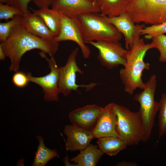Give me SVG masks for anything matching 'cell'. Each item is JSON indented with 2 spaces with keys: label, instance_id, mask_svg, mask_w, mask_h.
I'll list each match as a JSON object with an SVG mask.
<instances>
[{
  "label": "cell",
  "instance_id": "obj_1",
  "mask_svg": "<svg viewBox=\"0 0 166 166\" xmlns=\"http://www.w3.org/2000/svg\"><path fill=\"white\" fill-rule=\"evenodd\" d=\"M58 43L55 39H42L32 34L21 22L0 45L6 57L10 60L9 71L15 72L19 71L22 57L26 52L37 49L50 57H54L58 50Z\"/></svg>",
  "mask_w": 166,
  "mask_h": 166
},
{
  "label": "cell",
  "instance_id": "obj_2",
  "mask_svg": "<svg viewBox=\"0 0 166 166\" xmlns=\"http://www.w3.org/2000/svg\"><path fill=\"white\" fill-rule=\"evenodd\" d=\"M152 49L151 44H145L143 38L136 40L128 50L126 63L119 71L120 79L124 91L132 95L136 89L143 90L145 86L142 79L143 71L149 68L150 65L145 62L144 58L147 51Z\"/></svg>",
  "mask_w": 166,
  "mask_h": 166
},
{
  "label": "cell",
  "instance_id": "obj_3",
  "mask_svg": "<svg viewBox=\"0 0 166 166\" xmlns=\"http://www.w3.org/2000/svg\"><path fill=\"white\" fill-rule=\"evenodd\" d=\"M85 43L92 41H119L122 34L105 16L98 13L83 14L77 18Z\"/></svg>",
  "mask_w": 166,
  "mask_h": 166
},
{
  "label": "cell",
  "instance_id": "obj_4",
  "mask_svg": "<svg viewBox=\"0 0 166 166\" xmlns=\"http://www.w3.org/2000/svg\"><path fill=\"white\" fill-rule=\"evenodd\" d=\"M116 129L119 138L127 146L138 144L142 141L144 129L139 111L134 112L124 106L114 104Z\"/></svg>",
  "mask_w": 166,
  "mask_h": 166
},
{
  "label": "cell",
  "instance_id": "obj_5",
  "mask_svg": "<svg viewBox=\"0 0 166 166\" xmlns=\"http://www.w3.org/2000/svg\"><path fill=\"white\" fill-rule=\"evenodd\" d=\"M157 76L153 74L145 83L143 91L135 95L133 100L139 103L140 112L143 123L144 135L142 140L149 139L155 124V120L159 111V102L155 101V94L157 85Z\"/></svg>",
  "mask_w": 166,
  "mask_h": 166
},
{
  "label": "cell",
  "instance_id": "obj_6",
  "mask_svg": "<svg viewBox=\"0 0 166 166\" xmlns=\"http://www.w3.org/2000/svg\"><path fill=\"white\" fill-rule=\"evenodd\" d=\"M134 23L166 22V0H132L126 11Z\"/></svg>",
  "mask_w": 166,
  "mask_h": 166
},
{
  "label": "cell",
  "instance_id": "obj_7",
  "mask_svg": "<svg viewBox=\"0 0 166 166\" xmlns=\"http://www.w3.org/2000/svg\"><path fill=\"white\" fill-rule=\"evenodd\" d=\"M79 49L75 48L69 55L65 65L59 68V89L60 93L64 97L69 95L73 91H77L79 87L86 88L89 91L98 84L93 83L88 85H78L76 82V74L84 73L78 66L76 58Z\"/></svg>",
  "mask_w": 166,
  "mask_h": 166
},
{
  "label": "cell",
  "instance_id": "obj_8",
  "mask_svg": "<svg viewBox=\"0 0 166 166\" xmlns=\"http://www.w3.org/2000/svg\"><path fill=\"white\" fill-rule=\"evenodd\" d=\"M98 50L97 58L101 64L109 69L126 63L128 50L118 41H98L88 42Z\"/></svg>",
  "mask_w": 166,
  "mask_h": 166
},
{
  "label": "cell",
  "instance_id": "obj_9",
  "mask_svg": "<svg viewBox=\"0 0 166 166\" xmlns=\"http://www.w3.org/2000/svg\"><path fill=\"white\" fill-rule=\"evenodd\" d=\"M38 53L47 61L50 72L47 74L40 77L33 76L31 73H28L27 74L29 81L38 85L42 88L44 101H58L60 93L58 87L59 68L54 57L48 58L46 53L41 52Z\"/></svg>",
  "mask_w": 166,
  "mask_h": 166
},
{
  "label": "cell",
  "instance_id": "obj_10",
  "mask_svg": "<svg viewBox=\"0 0 166 166\" xmlns=\"http://www.w3.org/2000/svg\"><path fill=\"white\" fill-rule=\"evenodd\" d=\"M61 14V26L60 33L55 38L56 41L58 42L66 41L74 42L81 49L83 58L87 59L90 55L91 51L83 39L77 18H69Z\"/></svg>",
  "mask_w": 166,
  "mask_h": 166
},
{
  "label": "cell",
  "instance_id": "obj_11",
  "mask_svg": "<svg viewBox=\"0 0 166 166\" xmlns=\"http://www.w3.org/2000/svg\"><path fill=\"white\" fill-rule=\"evenodd\" d=\"M51 6L52 8L70 18L83 14L100 12L97 3L89 0H54Z\"/></svg>",
  "mask_w": 166,
  "mask_h": 166
},
{
  "label": "cell",
  "instance_id": "obj_12",
  "mask_svg": "<svg viewBox=\"0 0 166 166\" xmlns=\"http://www.w3.org/2000/svg\"><path fill=\"white\" fill-rule=\"evenodd\" d=\"M105 17L107 21L114 25L124 35L127 50H129L136 40L140 38L144 24L135 25L125 11L117 16Z\"/></svg>",
  "mask_w": 166,
  "mask_h": 166
},
{
  "label": "cell",
  "instance_id": "obj_13",
  "mask_svg": "<svg viewBox=\"0 0 166 166\" xmlns=\"http://www.w3.org/2000/svg\"><path fill=\"white\" fill-rule=\"evenodd\" d=\"M114 104L111 103L103 107L97 123L92 131L94 138L107 136L119 138L116 129L117 119Z\"/></svg>",
  "mask_w": 166,
  "mask_h": 166
},
{
  "label": "cell",
  "instance_id": "obj_14",
  "mask_svg": "<svg viewBox=\"0 0 166 166\" xmlns=\"http://www.w3.org/2000/svg\"><path fill=\"white\" fill-rule=\"evenodd\" d=\"M103 108L95 104L87 105L71 111L69 117L72 124L92 131Z\"/></svg>",
  "mask_w": 166,
  "mask_h": 166
},
{
  "label": "cell",
  "instance_id": "obj_15",
  "mask_svg": "<svg viewBox=\"0 0 166 166\" xmlns=\"http://www.w3.org/2000/svg\"><path fill=\"white\" fill-rule=\"evenodd\" d=\"M63 131L67 136L65 142L67 151H81L94 138L91 131L72 124L65 125Z\"/></svg>",
  "mask_w": 166,
  "mask_h": 166
},
{
  "label": "cell",
  "instance_id": "obj_16",
  "mask_svg": "<svg viewBox=\"0 0 166 166\" xmlns=\"http://www.w3.org/2000/svg\"><path fill=\"white\" fill-rule=\"evenodd\" d=\"M22 22L31 33L44 39H53L57 37L49 29L42 18L29 10L23 14Z\"/></svg>",
  "mask_w": 166,
  "mask_h": 166
},
{
  "label": "cell",
  "instance_id": "obj_17",
  "mask_svg": "<svg viewBox=\"0 0 166 166\" xmlns=\"http://www.w3.org/2000/svg\"><path fill=\"white\" fill-rule=\"evenodd\" d=\"M98 148L96 145L89 144L70 161L73 162L74 166H95L104 154Z\"/></svg>",
  "mask_w": 166,
  "mask_h": 166
},
{
  "label": "cell",
  "instance_id": "obj_18",
  "mask_svg": "<svg viewBox=\"0 0 166 166\" xmlns=\"http://www.w3.org/2000/svg\"><path fill=\"white\" fill-rule=\"evenodd\" d=\"M30 9L33 13L40 17L50 31L56 36L59 34L61 26V18L60 12L54 9L45 7L38 10Z\"/></svg>",
  "mask_w": 166,
  "mask_h": 166
},
{
  "label": "cell",
  "instance_id": "obj_19",
  "mask_svg": "<svg viewBox=\"0 0 166 166\" xmlns=\"http://www.w3.org/2000/svg\"><path fill=\"white\" fill-rule=\"evenodd\" d=\"M132 0H97L103 16L111 18L126 11Z\"/></svg>",
  "mask_w": 166,
  "mask_h": 166
},
{
  "label": "cell",
  "instance_id": "obj_20",
  "mask_svg": "<svg viewBox=\"0 0 166 166\" xmlns=\"http://www.w3.org/2000/svg\"><path fill=\"white\" fill-rule=\"evenodd\" d=\"M36 138L39 141V145L31 166H44L51 159L59 157L56 149L52 150L45 147L43 138L42 136L38 135Z\"/></svg>",
  "mask_w": 166,
  "mask_h": 166
},
{
  "label": "cell",
  "instance_id": "obj_21",
  "mask_svg": "<svg viewBox=\"0 0 166 166\" xmlns=\"http://www.w3.org/2000/svg\"><path fill=\"white\" fill-rule=\"evenodd\" d=\"M99 148L104 153L113 156L126 148L127 145L117 137L107 136L98 138Z\"/></svg>",
  "mask_w": 166,
  "mask_h": 166
},
{
  "label": "cell",
  "instance_id": "obj_22",
  "mask_svg": "<svg viewBox=\"0 0 166 166\" xmlns=\"http://www.w3.org/2000/svg\"><path fill=\"white\" fill-rule=\"evenodd\" d=\"M158 138L160 139L166 134V93H163L159 102Z\"/></svg>",
  "mask_w": 166,
  "mask_h": 166
},
{
  "label": "cell",
  "instance_id": "obj_23",
  "mask_svg": "<svg viewBox=\"0 0 166 166\" xmlns=\"http://www.w3.org/2000/svg\"><path fill=\"white\" fill-rule=\"evenodd\" d=\"M22 15H17L10 21L0 23V42H4L9 37L13 29L20 23Z\"/></svg>",
  "mask_w": 166,
  "mask_h": 166
},
{
  "label": "cell",
  "instance_id": "obj_24",
  "mask_svg": "<svg viewBox=\"0 0 166 166\" xmlns=\"http://www.w3.org/2000/svg\"><path fill=\"white\" fill-rule=\"evenodd\" d=\"M151 43L152 48H156L159 51V61L160 62H166V36L164 34L157 35L152 38Z\"/></svg>",
  "mask_w": 166,
  "mask_h": 166
},
{
  "label": "cell",
  "instance_id": "obj_25",
  "mask_svg": "<svg viewBox=\"0 0 166 166\" xmlns=\"http://www.w3.org/2000/svg\"><path fill=\"white\" fill-rule=\"evenodd\" d=\"M164 33H166V22L144 27L141 34V35H144L146 39H150L157 35Z\"/></svg>",
  "mask_w": 166,
  "mask_h": 166
},
{
  "label": "cell",
  "instance_id": "obj_26",
  "mask_svg": "<svg viewBox=\"0 0 166 166\" xmlns=\"http://www.w3.org/2000/svg\"><path fill=\"white\" fill-rule=\"evenodd\" d=\"M23 12L19 9L9 5L0 3V19H13L17 15H22Z\"/></svg>",
  "mask_w": 166,
  "mask_h": 166
},
{
  "label": "cell",
  "instance_id": "obj_27",
  "mask_svg": "<svg viewBox=\"0 0 166 166\" xmlns=\"http://www.w3.org/2000/svg\"><path fill=\"white\" fill-rule=\"evenodd\" d=\"M12 81L14 85L19 88L26 87L30 82L27 74L19 71L13 75Z\"/></svg>",
  "mask_w": 166,
  "mask_h": 166
},
{
  "label": "cell",
  "instance_id": "obj_28",
  "mask_svg": "<svg viewBox=\"0 0 166 166\" xmlns=\"http://www.w3.org/2000/svg\"><path fill=\"white\" fill-rule=\"evenodd\" d=\"M31 1L33 0H0V3H5L16 7L20 10L23 14L29 10L28 4Z\"/></svg>",
  "mask_w": 166,
  "mask_h": 166
},
{
  "label": "cell",
  "instance_id": "obj_29",
  "mask_svg": "<svg viewBox=\"0 0 166 166\" xmlns=\"http://www.w3.org/2000/svg\"><path fill=\"white\" fill-rule=\"evenodd\" d=\"M54 0H33L35 5L39 8L41 9L45 7H49L50 6H52Z\"/></svg>",
  "mask_w": 166,
  "mask_h": 166
},
{
  "label": "cell",
  "instance_id": "obj_30",
  "mask_svg": "<svg viewBox=\"0 0 166 166\" xmlns=\"http://www.w3.org/2000/svg\"><path fill=\"white\" fill-rule=\"evenodd\" d=\"M117 166H136L138 165L134 162L123 161L117 163Z\"/></svg>",
  "mask_w": 166,
  "mask_h": 166
},
{
  "label": "cell",
  "instance_id": "obj_31",
  "mask_svg": "<svg viewBox=\"0 0 166 166\" xmlns=\"http://www.w3.org/2000/svg\"><path fill=\"white\" fill-rule=\"evenodd\" d=\"M6 56L2 46L0 45V60H4Z\"/></svg>",
  "mask_w": 166,
  "mask_h": 166
},
{
  "label": "cell",
  "instance_id": "obj_32",
  "mask_svg": "<svg viewBox=\"0 0 166 166\" xmlns=\"http://www.w3.org/2000/svg\"><path fill=\"white\" fill-rule=\"evenodd\" d=\"M90 1L96 3L97 0H89Z\"/></svg>",
  "mask_w": 166,
  "mask_h": 166
}]
</instances>
